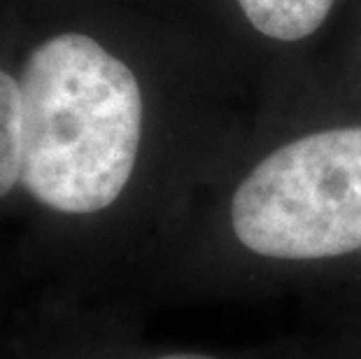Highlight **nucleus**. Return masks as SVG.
I'll return each instance as SVG.
<instances>
[{
  "mask_svg": "<svg viewBox=\"0 0 361 359\" xmlns=\"http://www.w3.org/2000/svg\"><path fill=\"white\" fill-rule=\"evenodd\" d=\"M19 87V189L68 219L117 205L133 182L145 131L133 71L94 37L61 33L30 51Z\"/></svg>",
  "mask_w": 361,
  "mask_h": 359,
  "instance_id": "nucleus-1",
  "label": "nucleus"
},
{
  "mask_svg": "<svg viewBox=\"0 0 361 359\" xmlns=\"http://www.w3.org/2000/svg\"><path fill=\"white\" fill-rule=\"evenodd\" d=\"M238 243L275 262H326L361 252V126L282 145L231 198Z\"/></svg>",
  "mask_w": 361,
  "mask_h": 359,
  "instance_id": "nucleus-2",
  "label": "nucleus"
},
{
  "mask_svg": "<svg viewBox=\"0 0 361 359\" xmlns=\"http://www.w3.org/2000/svg\"><path fill=\"white\" fill-rule=\"evenodd\" d=\"M336 0H238L243 14L261 35L296 42L326 21Z\"/></svg>",
  "mask_w": 361,
  "mask_h": 359,
  "instance_id": "nucleus-3",
  "label": "nucleus"
},
{
  "mask_svg": "<svg viewBox=\"0 0 361 359\" xmlns=\"http://www.w3.org/2000/svg\"><path fill=\"white\" fill-rule=\"evenodd\" d=\"M21 178V87L0 71V203Z\"/></svg>",
  "mask_w": 361,
  "mask_h": 359,
  "instance_id": "nucleus-4",
  "label": "nucleus"
},
{
  "mask_svg": "<svg viewBox=\"0 0 361 359\" xmlns=\"http://www.w3.org/2000/svg\"><path fill=\"white\" fill-rule=\"evenodd\" d=\"M145 359H217V357L207 355V353H187V350H178V353H159V355H152Z\"/></svg>",
  "mask_w": 361,
  "mask_h": 359,
  "instance_id": "nucleus-5",
  "label": "nucleus"
}]
</instances>
